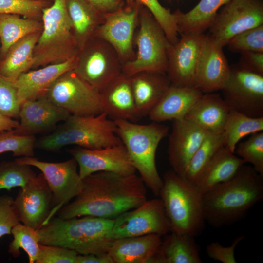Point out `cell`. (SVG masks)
<instances>
[{"label": "cell", "instance_id": "1", "mask_svg": "<svg viewBox=\"0 0 263 263\" xmlns=\"http://www.w3.org/2000/svg\"><path fill=\"white\" fill-rule=\"evenodd\" d=\"M147 200L146 186L135 173L100 171L83 178L80 192L56 214L62 219L85 216L114 219Z\"/></svg>", "mask_w": 263, "mask_h": 263}, {"label": "cell", "instance_id": "2", "mask_svg": "<svg viewBox=\"0 0 263 263\" xmlns=\"http://www.w3.org/2000/svg\"><path fill=\"white\" fill-rule=\"evenodd\" d=\"M263 198V176L243 165L229 180L202 194L205 219L214 227L234 224Z\"/></svg>", "mask_w": 263, "mask_h": 263}, {"label": "cell", "instance_id": "3", "mask_svg": "<svg viewBox=\"0 0 263 263\" xmlns=\"http://www.w3.org/2000/svg\"><path fill=\"white\" fill-rule=\"evenodd\" d=\"M113 221L90 216L53 217L37 230L39 244L64 247L81 255L107 253L113 240L111 237Z\"/></svg>", "mask_w": 263, "mask_h": 263}, {"label": "cell", "instance_id": "4", "mask_svg": "<svg viewBox=\"0 0 263 263\" xmlns=\"http://www.w3.org/2000/svg\"><path fill=\"white\" fill-rule=\"evenodd\" d=\"M120 144L114 120L103 112L91 116L70 115L52 133L36 141L35 146L55 151L70 145L99 149Z\"/></svg>", "mask_w": 263, "mask_h": 263}, {"label": "cell", "instance_id": "5", "mask_svg": "<svg viewBox=\"0 0 263 263\" xmlns=\"http://www.w3.org/2000/svg\"><path fill=\"white\" fill-rule=\"evenodd\" d=\"M159 196L171 231L196 237L203 230L205 219L202 194L197 188L172 169L163 175Z\"/></svg>", "mask_w": 263, "mask_h": 263}, {"label": "cell", "instance_id": "6", "mask_svg": "<svg viewBox=\"0 0 263 263\" xmlns=\"http://www.w3.org/2000/svg\"><path fill=\"white\" fill-rule=\"evenodd\" d=\"M118 135L146 187L158 196L162 185L156 165V153L169 127L160 123L138 124L126 120H115Z\"/></svg>", "mask_w": 263, "mask_h": 263}, {"label": "cell", "instance_id": "7", "mask_svg": "<svg viewBox=\"0 0 263 263\" xmlns=\"http://www.w3.org/2000/svg\"><path fill=\"white\" fill-rule=\"evenodd\" d=\"M43 28L34 50L33 68L64 62L75 57L79 49L74 38L67 0H54L44 8Z\"/></svg>", "mask_w": 263, "mask_h": 263}, {"label": "cell", "instance_id": "8", "mask_svg": "<svg viewBox=\"0 0 263 263\" xmlns=\"http://www.w3.org/2000/svg\"><path fill=\"white\" fill-rule=\"evenodd\" d=\"M136 30L134 45L137 52L132 61L123 65L122 73L129 76L141 72L166 74L171 44L151 13L141 5Z\"/></svg>", "mask_w": 263, "mask_h": 263}, {"label": "cell", "instance_id": "9", "mask_svg": "<svg viewBox=\"0 0 263 263\" xmlns=\"http://www.w3.org/2000/svg\"><path fill=\"white\" fill-rule=\"evenodd\" d=\"M122 67L114 48L105 40L94 37L79 51L73 70L100 92L122 74Z\"/></svg>", "mask_w": 263, "mask_h": 263}, {"label": "cell", "instance_id": "10", "mask_svg": "<svg viewBox=\"0 0 263 263\" xmlns=\"http://www.w3.org/2000/svg\"><path fill=\"white\" fill-rule=\"evenodd\" d=\"M43 95L71 115L91 116L103 112L100 92L72 70L57 78Z\"/></svg>", "mask_w": 263, "mask_h": 263}, {"label": "cell", "instance_id": "11", "mask_svg": "<svg viewBox=\"0 0 263 263\" xmlns=\"http://www.w3.org/2000/svg\"><path fill=\"white\" fill-rule=\"evenodd\" d=\"M15 160L38 168L46 180L53 198L48 222L82 189V179L79 174L77 163L73 157L61 162L42 161L34 157H20Z\"/></svg>", "mask_w": 263, "mask_h": 263}, {"label": "cell", "instance_id": "12", "mask_svg": "<svg viewBox=\"0 0 263 263\" xmlns=\"http://www.w3.org/2000/svg\"><path fill=\"white\" fill-rule=\"evenodd\" d=\"M221 90L230 110L249 117H263V75L236 64L230 67L228 79Z\"/></svg>", "mask_w": 263, "mask_h": 263}, {"label": "cell", "instance_id": "13", "mask_svg": "<svg viewBox=\"0 0 263 263\" xmlns=\"http://www.w3.org/2000/svg\"><path fill=\"white\" fill-rule=\"evenodd\" d=\"M171 231L160 198L147 200L138 207L114 219L111 237L113 240L156 234L161 236Z\"/></svg>", "mask_w": 263, "mask_h": 263}, {"label": "cell", "instance_id": "14", "mask_svg": "<svg viewBox=\"0 0 263 263\" xmlns=\"http://www.w3.org/2000/svg\"><path fill=\"white\" fill-rule=\"evenodd\" d=\"M263 24L261 0H231L217 13L208 35L224 47L235 35Z\"/></svg>", "mask_w": 263, "mask_h": 263}, {"label": "cell", "instance_id": "15", "mask_svg": "<svg viewBox=\"0 0 263 263\" xmlns=\"http://www.w3.org/2000/svg\"><path fill=\"white\" fill-rule=\"evenodd\" d=\"M140 5L132 2L104 14L103 22L94 36L109 43L117 53L123 65L135 57L134 37L138 23Z\"/></svg>", "mask_w": 263, "mask_h": 263}, {"label": "cell", "instance_id": "16", "mask_svg": "<svg viewBox=\"0 0 263 263\" xmlns=\"http://www.w3.org/2000/svg\"><path fill=\"white\" fill-rule=\"evenodd\" d=\"M52 205V192L42 173L20 188L13 202L19 221L36 230L48 223Z\"/></svg>", "mask_w": 263, "mask_h": 263}, {"label": "cell", "instance_id": "17", "mask_svg": "<svg viewBox=\"0 0 263 263\" xmlns=\"http://www.w3.org/2000/svg\"><path fill=\"white\" fill-rule=\"evenodd\" d=\"M69 151L77 163L79 174L82 179L100 171L124 175L132 174L136 172L123 144L99 149L78 147L69 150Z\"/></svg>", "mask_w": 263, "mask_h": 263}, {"label": "cell", "instance_id": "18", "mask_svg": "<svg viewBox=\"0 0 263 263\" xmlns=\"http://www.w3.org/2000/svg\"><path fill=\"white\" fill-rule=\"evenodd\" d=\"M223 48L205 34L193 84L203 94L221 90L228 79L230 67Z\"/></svg>", "mask_w": 263, "mask_h": 263}, {"label": "cell", "instance_id": "19", "mask_svg": "<svg viewBox=\"0 0 263 263\" xmlns=\"http://www.w3.org/2000/svg\"><path fill=\"white\" fill-rule=\"evenodd\" d=\"M168 52L167 75L172 84L192 87L196 67L205 37L202 34H184Z\"/></svg>", "mask_w": 263, "mask_h": 263}, {"label": "cell", "instance_id": "20", "mask_svg": "<svg viewBox=\"0 0 263 263\" xmlns=\"http://www.w3.org/2000/svg\"><path fill=\"white\" fill-rule=\"evenodd\" d=\"M208 133L185 118L173 120L167 152L175 172L184 177L190 159Z\"/></svg>", "mask_w": 263, "mask_h": 263}, {"label": "cell", "instance_id": "21", "mask_svg": "<svg viewBox=\"0 0 263 263\" xmlns=\"http://www.w3.org/2000/svg\"><path fill=\"white\" fill-rule=\"evenodd\" d=\"M71 114L42 95L20 105L18 127L13 130L21 136H31L48 131L66 120Z\"/></svg>", "mask_w": 263, "mask_h": 263}, {"label": "cell", "instance_id": "22", "mask_svg": "<svg viewBox=\"0 0 263 263\" xmlns=\"http://www.w3.org/2000/svg\"><path fill=\"white\" fill-rule=\"evenodd\" d=\"M76 63V56L64 62L49 64L21 74L14 81L20 104L43 95L57 78L66 72L73 70Z\"/></svg>", "mask_w": 263, "mask_h": 263}, {"label": "cell", "instance_id": "23", "mask_svg": "<svg viewBox=\"0 0 263 263\" xmlns=\"http://www.w3.org/2000/svg\"><path fill=\"white\" fill-rule=\"evenodd\" d=\"M100 93L103 112L112 120L133 122L139 119L130 76L122 73Z\"/></svg>", "mask_w": 263, "mask_h": 263}, {"label": "cell", "instance_id": "24", "mask_svg": "<svg viewBox=\"0 0 263 263\" xmlns=\"http://www.w3.org/2000/svg\"><path fill=\"white\" fill-rule=\"evenodd\" d=\"M130 78L139 118L148 115L171 84L166 74L141 72Z\"/></svg>", "mask_w": 263, "mask_h": 263}, {"label": "cell", "instance_id": "25", "mask_svg": "<svg viewBox=\"0 0 263 263\" xmlns=\"http://www.w3.org/2000/svg\"><path fill=\"white\" fill-rule=\"evenodd\" d=\"M203 94L192 87L171 84L148 116L150 120L157 123L184 118Z\"/></svg>", "mask_w": 263, "mask_h": 263}, {"label": "cell", "instance_id": "26", "mask_svg": "<svg viewBox=\"0 0 263 263\" xmlns=\"http://www.w3.org/2000/svg\"><path fill=\"white\" fill-rule=\"evenodd\" d=\"M162 241L161 236L156 234L116 239L108 253L114 263H148Z\"/></svg>", "mask_w": 263, "mask_h": 263}, {"label": "cell", "instance_id": "27", "mask_svg": "<svg viewBox=\"0 0 263 263\" xmlns=\"http://www.w3.org/2000/svg\"><path fill=\"white\" fill-rule=\"evenodd\" d=\"M229 111L219 94L206 93L202 95L184 118L209 133H221Z\"/></svg>", "mask_w": 263, "mask_h": 263}, {"label": "cell", "instance_id": "28", "mask_svg": "<svg viewBox=\"0 0 263 263\" xmlns=\"http://www.w3.org/2000/svg\"><path fill=\"white\" fill-rule=\"evenodd\" d=\"M148 263H202L194 237L170 232Z\"/></svg>", "mask_w": 263, "mask_h": 263}, {"label": "cell", "instance_id": "29", "mask_svg": "<svg viewBox=\"0 0 263 263\" xmlns=\"http://www.w3.org/2000/svg\"><path fill=\"white\" fill-rule=\"evenodd\" d=\"M67 8L79 51L94 37L96 30L104 21V14L83 0H67Z\"/></svg>", "mask_w": 263, "mask_h": 263}, {"label": "cell", "instance_id": "30", "mask_svg": "<svg viewBox=\"0 0 263 263\" xmlns=\"http://www.w3.org/2000/svg\"><path fill=\"white\" fill-rule=\"evenodd\" d=\"M40 34L41 32L30 34L13 44L0 62V74L14 81L33 68L34 50Z\"/></svg>", "mask_w": 263, "mask_h": 263}, {"label": "cell", "instance_id": "31", "mask_svg": "<svg viewBox=\"0 0 263 263\" xmlns=\"http://www.w3.org/2000/svg\"><path fill=\"white\" fill-rule=\"evenodd\" d=\"M231 0H200L190 11L177 10L175 16L178 32L184 34H202L209 28L218 10Z\"/></svg>", "mask_w": 263, "mask_h": 263}, {"label": "cell", "instance_id": "32", "mask_svg": "<svg viewBox=\"0 0 263 263\" xmlns=\"http://www.w3.org/2000/svg\"><path fill=\"white\" fill-rule=\"evenodd\" d=\"M245 162L225 147L215 155L194 184L203 194L216 185L232 178Z\"/></svg>", "mask_w": 263, "mask_h": 263}, {"label": "cell", "instance_id": "33", "mask_svg": "<svg viewBox=\"0 0 263 263\" xmlns=\"http://www.w3.org/2000/svg\"><path fill=\"white\" fill-rule=\"evenodd\" d=\"M42 23L36 19L22 18L15 14H0V53L4 56L9 48L24 37L41 32Z\"/></svg>", "mask_w": 263, "mask_h": 263}, {"label": "cell", "instance_id": "34", "mask_svg": "<svg viewBox=\"0 0 263 263\" xmlns=\"http://www.w3.org/2000/svg\"><path fill=\"white\" fill-rule=\"evenodd\" d=\"M261 131H263V117H249L230 110L222 132L225 147L234 153L241 139Z\"/></svg>", "mask_w": 263, "mask_h": 263}, {"label": "cell", "instance_id": "35", "mask_svg": "<svg viewBox=\"0 0 263 263\" xmlns=\"http://www.w3.org/2000/svg\"><path fill=\"white\" fill-rule=\"evenodd\" d=\"M225 147L223 133H208L190 159L184 177L195 184L218 151Z\"/></svg>", "mask_w": 263, "mask_h": 263}, {"label": "cell", "instance_id": "36", "mask_svg": "<svg viewBox=\"0 0 263 263\" xmlns=\"http://www.w3.org/2000/svg\"><path fill=\"white\" fill-rule=\"evenodd\" d=\"M13 240L9 245L8 252L14 258L20 254L23 249L27 254L29 263H34L39 252V239L37 230L19 223L13 227Z\"/></svg>", "mask_w": 263, "mask_h": 263}, {"label": "cell", "instance_id": "37", "mask_svg": "<svg viewBox=\"0 0 263 263\" xmlns=\"http://www.w3.org/2000/svg\"><path fill=\"white\" fill-rule=\"evenodd\" d=\"M36 176L30 166L16 160L2 161L0 163V190L10 191L17 187L22 188Z\"/></svg>", "mask_w": 263, "mask_h": 263}, {"label": "cell", "instance_id": "38", "mask_svg": "<svg viewBox=\"0 0 263 263\" xmlns=\"http://www.w3.org/2000/svg\"><path fill=\"white\" fill-rule=\"evenodd\" d=\"M124 0L127 4L135 2L146 7L160 25L169 42L173 45L178 41L179 38L175 16L169 9L163 7L158 0Z\"/></svg>", "mask_w": 263, "mask_h": 263}, {"label": "cell", "instance_id": "39", "mask_svg": "<svg viewBox=\"0 0 263 263\" xmlns=\"http://www.w3.org/2000/svg\"><path fill=\"white\" fill-rule=\"evenodd\" d=\"M235 152L263 176V131L251 134L247 140L237 144Z\"/></svg>", "mask_w": 263, "mask_h": 263}, {"label": "cell", "instance_id": "40", "mask_svg": "<svg viewBox=\"0 0 263 263\" xmlns=\"http://www.w3.org/2000/svg\"><path fill=\"white\" fill-rule=\"evenodd\" d=\"M36 139L34 135L21 136L13 130L0 133V154L11 152L15 157H34Z\"/></svg>", "mask_w": 263, "mask_h": 263}, {"label": "cell", "instance_id": "41", "mask_svg": "<svg viewBox=\"0 0 263 263\" xmlns=\"http://www.w3.org/2000/svg\"><path fill=\"white\" fill-rule=\"evenodd\" d=\"M226 45L233 52L263 53V24L235 35L229 40Z\"/></svg>", "mask_w": 263, "mask_h": 263}, {"label": "cell", "instance_id": "42", "mask_svg": "<svg viewBox=\"0 0 263 263\" xmlns=\"http://www.w3.org/2000/svg\"><path fill=\"white\" fill-rule=\"evenodd\" d=\"M20 105L14 81L0 74V113L18 118Z\"/></svg>", "mask_w": 263, "mask_h": 263}, {"label": "cell", "instance_id": "43", "mask_svg": "<svg viewBox=\"0 0 263 263\" xmlns=\"http://www.w3.org/2000/svg\"><path fill=\"white\" fill-rule=\"evenodd\" d=\"M45 2L36 0H0V14H15L27 18L41 16Z\"/></svg>", "mask_w": 263, "mask_h": 263}, {"label": "cell", "instance_id": "44", "mask_svg": "<svg viewBox=\"0 0 263 263\" xmlns=\"http://www.w3.org/2000/svg\"><path fill=\"white\" fill-rule=\"evenodd\" d=\"M78 253L64 247L39 244L36 263H76Z\"/></svg>", "mask_w": 263, "mask_h": 263}, {"label": "cell", "instance_id": "45", "mask_svg": "<svg viewBox=\"0 0 263 263\" xmlns=\"http://www.w3.org/2000/svg\"><path fill=\"white\" fill-rule=\"evenodd\" d=\"M13 200L10 196H0V238L11 234L13 227L20 223L13 207Z\"/></svg>", "mask_w": 263, "mask_h": 263}, {"label": "cell", "instance_id": "46", "mask_svg": "<svg viewBox=\"0 0 263 263\" xmlns=\"http://www.w3.org/2000/svg\"><path fill=\"white\" fill-rule=\"evenodd\" d=\"M244 238L242 236L236 237L229 246H223L218 242H212L206 247L207 253L209 258L215 261L223 263H236L235 249Z\"/></svg>", "mask_w": 263, "mask_h": 263}, {"label": "cell", "instance_id": "47", "mask_svg": "<svg viewBox=\"0 0 263 263\" xmlns=\"http://www.w3.org/2000/svg\"><path fill=\"white\" fill-rule=\"evenodd\" d=\"M237 64L244 69L263 75V53L242 52Z\"/></svg>", "mask_w": 263, "mask_h": 263}, {"label": "cell", "instance_id": "48", "mask_svg": "<svg viewBox=\"0 0 263 263\" xmlns=\"http://www.w3.org/2000/svg\"><path fill=\"white\" fill-rule=\"evenodd\" d=\"M93 7L105 14L115 11L124 4L118 0H83Z\"/></svg>", "mask_w": 263, "mask_h": 263}, {"label": "cell", "instance_id": "49", "mask_svg": "<svg viewBox=\"0 0 263 263\" xmlns=\"http://www.w3.org/2000/svg\"><path fill=\"white\" fill-rule=\"evenodd\" d=\"M76 263H114L108 253L102 254H78Z\"/></svg>", "mask_w": 263, "mask_h": 263}, {"label": "cell", "instance_id": "50", "mask_svg": "<svg viewBox=\"0 0 263 263\" xmlns=\"http://www.w3.org/2000/svg\"><path fill=\"white\" fill-rule=\"evenodd\" d=\"M19 124L17 120L0 113V133L15 129Z\"/></svg>", "mask_w": 263, "mask_h": 263}, {"label": "cell", "instance_id": "51", "mask_svg": "<svg viewBox=\"0 0 263 263\" xmlns=\"http://www.w3.org/2000/svg\"><path fill=\"white\" fill-rule=\"evenodd\" d=\"M118 0L122 1V2H124V0Z\"/></svg>", "mask_w": 263, "mask_h": 263}]
</instances>
